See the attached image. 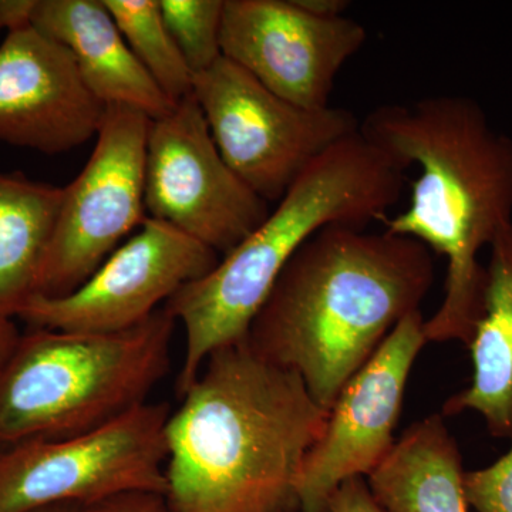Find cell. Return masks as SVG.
I'll return each mask as SVG.
<instances>
[{
    "label": "cell",
    "mask_w": 512,
    "mask_h": 512,
    "mask_svg": "<svg viewBox=\"0 0 512 512\" xmlns=\"http://www.w3.org/2000/svg\"><path fill=\"white\" fill-rule=\"evenodd\" d=\"M483 313L468 343L473 377L447 399L444 417L464 412L483 416L495 439L512 437V222L490 244L485 266Z\"/></svg>",
    "instance_id": "15"
},
{
    "label": "cell",
    "mask_w": 512,
    "mask_h": 512,
    "mask_svg": "<svg viewBox=\"0 0 512 512\" xmlns=\"http://www.w3.org/2000/svg\"><path fill=\"white\" fill-rule=\"evenodd\" d=\"M366 40L356 20L312 15L295 0L224 2L222 56L305 109L330 106L336 77Z\"/></svg>",
    "instance_id": "12"
},
{
    "label": "cell",
    "mask_w": 512,
    "mask_h": 512,
    "mask_svg": "<svg viewBox=\"0 0 512 512\" xmlns=\"http://www.w3.org/2000/svg\"><path fill=\"white\" fill-rule=\"evenodd\" d=\"M460 447L441 413L412 424L366 477L387 512H468Z\"/></svg>",
    "instance_id": "16"
},
{
    "label": "cell",
    "mask_w": 512,
    "mask_h": 512,
    "mask_svg": "<svg viewBox=\"0 0 512 512\" xmlns=\"http://www.w3.org/2000/svg\"><path fill=\"white\" fill-rule=\"evenodd\" d=\"M175 325L163 306L119 333H23L0 372V451L79 436L147 403L170 372Z\"/></svg>",
    "instance_id": "5"
},
{
    "label": "cell",
    "mask_w": 512,
    "mask_h": 512,
    "mask_svg": "<svg viewBox=\"0 0 512 512\" xmlns=\"http://www.w3.org/2000/svg\"><path fill=\"white\" fill-rule=\"evenodd\" d=\"M165 426V512H299L328 412L247 338L212 352Z\"/></svg>",
    "instance_id": "2"
},
{
    "label": "cell",
    "mask_w": 512,
    "mask_h": 512,
    "mask_svg": "<svg viewBox=\"0 0 512 512\" xmlns=\"http://www.w3.org/2000/svg\"><path fill=\"white\" fill-rule=\"evenodd\" d=\"M36 512H80V508L69 507V505H62V507H50L45 510H39Z\"/></svg>",
    "instance_id": "26"
},
{
    "label": "cell",
    "mask_w": 512,
    "mask_h": 512,
    "mask_svg": "<svg viewBox=\"0 0 512 512\" xmlns=\"http://www.w3.org/2000/svg\"><path fill=\"white\" fill-rule=\"evenodd\" d=\"M170 404L144 403L100 429L0 451V512L103 503L123 494L164 495Z\"/></svg>",
    "instance_id": "6"
},
{
    "label": "cell",
    "mask_w": 512,
    "mask_h": 512,
    "mask_svg": "<svg viewBox=\"0 0 512 512\" xmlns=\"http://www.w3.org/2000/svg\"><path fill=\"white\" fill-rule=\"evenodd\" d=\"M192 96L225 163L268 204H278L309 164L360 130L352 111L296 106L224 56L195 74Z\"/></svg>",
    "instance_id": "7"
},
{
    "label": "cell",
    "mask_w": 512,
    "mask_h": 512,
    "mask_svg": "<svg viewBox=\"0 0 512 512\" xmlns=\"http://www.w3.org/2000/svg\"><path fill=\"white\" fill-rule=\"evenodd\" d=\"M225 0H160L165 25L192 74L210 69L222 57Z\"/></svg>",
    "instance_id": "19"
},
{
    "label": "cell",
    "mask_w": 512,
    "mask_h": 512,
    "mask_svg": "<svg viewBox=\"0 0 512 512\" xmlns=\"http://www.w3.org/2000/svg\"><path fill=\"white\" fill-rule=\"evenodd\" d=\"M32 26L72 53L84 84L104 107H128L151 120L174 109L131 52L103 0H36Z\"/></svg>",
    "instance_id": "14"
},
{
    "label": "cell",
    "mask_w": 512,
    "mask_h": 512,
    "mask_svg": "<svg viewBox=\"0 0 512 512\" xmlns=\"http://www.w3.org/2000/svg\"><path fill=\"white\" fill-rule=\"evenodd\" d=\"M436 281V259L413 238L329 225L285 266L247 333L262 357L298 373L329 412L346 383Z\"/></svg>",
    "instance_id": "3"
},
{
    "label": "cell",
    "mask_w": 512,
    "mask_h": 512,
    "mask_svg": "<svg viewBox=\"0 0 512 512\" xmlns=\"http://www.w3.org/2000/svg\"><path fill=\"white\" fill-rule=\"evenodd\" d=\"M144 205L148 218L171 225L220 256L269 215L268 202L225 163L192 94L151 123Z\"/></svg>",
    "instance_id": "9"
},
{
    "label": "cell",
    "mask_w": 512,
    "mask_h": 512,
    "mask_svg": "<svg viewBox=\"0 0 512 512\" xmlns=\"http://www.w3.org/2000/svg\"><path fill=\"white\" fill-rule=\"evenodd\" d=\"M20 336L22 333L19 332L15 319L0 315V372L15 352Z\"/></svg>",
    "instance_id": "24"
},
{
    "label": "cell",
    "mask_w": 512,
    "mask_h": 512,
    "mask_svg": "<svg viewBox=\"0 0 512 512\" xmlns=\"http://www.w3.org/2000/svg\"><path fill=\"white\" fill-rule=\"evenodd\" d=\"M221 256L165 224L147 218L73 292L33 296L18 319L32 329L119 333L136 328L178 289L207 275Z\"/></svg>",
    "instance_id": "10"
},
{
    "label": "cell",
    "mask_w": 512,
    "mask_h": 512,
    "mask_svg": "<svg viewBox=\"0 0 512 512\" xmlns=\"http://www.w3.org/2000/svg\"><path fill=\"white\" fill-rule=\"evenodd\" d=\"M151 123L140 111L106 107L92 156L63 187L36 295L57 298L79 288L147 220L144 167Z\"/></svg>",
    "instance_id": "8"
},
{
    "label": "cell",
    "mask_w": 512,
    "mask_h": 512,
    "mask_svg": "<svg viewBox=\"0 0 512 512\" xmlns=\"http://www.w3.org/2000/svg\"><path fill=\"white\" fill-rule=\"evenodd\" d=\"M63 192L22 173H0V315L18 318L36 295Z\"/></svg>",
    "instance_id": "17"
},
{
    "label": "cell",
    "mask_w": 512,
    "mask_h": 512,
    "mask_svg": "<svg viewBox=\"0 0 512 512\" xmlns=\"http://www.w3.org/2000/svg\"><path fill=\"white\" fill-rule=\"evenodd\" d=\"M329 512H387L377 503L365 477L350 478L340 484L329 501Z\"/></svg>",
    "instance_id": "21"
},
{
    "label": "cell",
    "mask_w": 512,
    "mask_h": 512,
    "mask_svg": "<svg viewBox=\"0 0 512 512\" xmlns=\"http://www.w3.org/2000/svg\"><path fill=\"white\" fill-rule=\"evenodd\" d=\"M404 184L406 171L360 130L309 164L252 234L165 303L185 330L178 393L194 383L212 352L247 338L279 275L306 241L329 225L382 222Z\"/></svg>",
    "instance_id": "4"
},
{
    "label": "cell",
    "mask_w": 512,
    "mask_h": 512,
    "mask_svg": "<svg viewBox=\"0 0 512 512\" xmlns=\"http://www.w3.org/2000/svg\"><path fill=\"white\" fill-rule=\"evenodd\" d=\"M106 107L84 84L69 50L29 28L0 45V141L47 156L97 136Z\"/></svg>",
    "instance_id": "13"
},
{
    "label": "cell",
    "mask_w": 512,
    "mask_h": 512,
    "mask_svg": "<svg viewBox=\"0 0 512 512\" xmlns=\"http://www.w3.org/2000/svg\"><path fill=\"white\" fill-rule=\"evenodd\" d=\"M36 0H0V32H16V30L32 26V13Z\"/></svg>",
    "instance_id": "23"
},
{
    "label": "cell",
    "mask_w": 512,
    "mask_h": 512,
    "mask_svg": "<svg viewBox=\"0 0 512 512\" xmlns=\"http://www.w3.org/2000/svg\"><path fill=\"white\" fill-rule=\"evenodd\" d=\"M141 66L174 104L192 94L194 74L175 45L160 0H103Z\"/></svg>",
    "instance_id": "18"
},
{
    "label": "cell",
    "mask_w": 512,
    "mask_h": 512,
    "mask_svg": "<svg viewBox=\"0 0 512 512\" xmlns=\"http://www.w3.org/2000/svg\"><path fill=\"white\" fill-rule=\"evenodd\" d=\"M80 512H165L163 495L131 493L90 505Z\"/></svg>",
    "instance_id": "22"
},
{
    "label": "cell",
    "mask_w": 512,
    "mask_h": 512,
    "mask_svg": "<svg viewBox=\"0 0 512 512\" xmlns=\"http://www.w3.org/2000/svg\"><path fill=\"white\" fill-rule=\"evenodd\" d=\"M295 2L306 12L322 16V18L345 16V12L349 8V2L346 0H295Z\"/></svg>",
    "instance_id": "25"
},
{
    "label": "cell",
    "mask_w": 512,
    "mask_h": 512,
    "mask_svg": "<svg viewBox=\"0 0 512 512\" xmlns=\"http://www.w3.org/2000/svg\"><path fill=\"white\" fill-rule=\"evenodd\" d=\"M360 133L403 171L419 168L409 205L383 229L446 258L443 302L424 336L467 348L487 282L478 255L512 222V138L478 101L454 94L384 104L360 120Z\"/></svg>",
    "instance_id": "1"
},
{
    "label": "cell",
    "mask_w": 512,
    "mask_h": 512,
    "mask_svg": "<svg viewBox=\"0 0 512 512\" xmlns=\"http://www.w3.org/2000/svg\"><path fill=\"white\" fill-rule=\"evenodd\" d=\"M464 493L477 512H512V444L491 466L464 474Z\"/></svg>",
    "instance_id": "20"
},
{
    "label": "cell",
    "mask_w": 512,
    "mask_h": 512,
    "mask_svg": "<svg viewBox=\"0 0 512 512\" xmlns=\"http://www.w3.org/2000/svg\"><path fill=\"white\" fill-rule=\"evenodd\" d=\"M424 322L421 311L406 316L339 393L303 463L299 512H329L340 484L366 478L392 450L407 380L427 345Z\"/></svg>",
    "instance_id": "11"
}]
</instances>
